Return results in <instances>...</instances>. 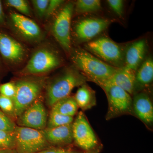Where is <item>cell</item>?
<instances>
[{
	"mask_svg": "<svg viewBox=\"0 0 153 153\" xmlns=\"http://www.w3.org/2000/svg\"><path fill=\"white\" fill-rule=\"evenodd\" d=\"M0 53L5 59L13 63L21 62L25 55V49L22 44L8 35L1 33Z\"/></svg>",
	"mask_w": 153,
	"mask_h": 153,
	"instance_id": "12",
	"label": "cell"
},
{
	"mask_svg": "<svg viewBox=\"0 0 153 153\" xmlns=\"http://www.w3.org/2000/svg\"><path fill=\"white\" fill-rule=\"evenodd\" d=\"M86 80L87 78L76 68H66L48 84L47 103L49 106H53L57 102L69 96L74 88L85 84Z\"/></svg>",
	"mask_w": 153,
	"mask_h": 153,
	"instance_id": "2",
	"label": "cell"
},
{
	"mask_svg": "<svg viewBox=\"0 0 153 153\" xmlns=\"http://www.w3.org/2000/svg\"><path fill=\"white\" fill-rule=\"evenodd\" d=\"M71 59L76 69L88 80L96 84L109 79L119 68L107 64L85 49H75Z\"/></svg>",
	"mask_w": 153,
	"mask_h": 153,
	"instance_id": "1",
	"label": "cell"
},
{
	"mask_svg": "<svg viewBox=\"0 0 153 153\" xmlns=\"http://www.w3.org/2000/svg\"><path fill=\"white\" fill-rule=\"evenodd\" d=\"M108 5L115 13L121 17L123 13V1L121 0H108Z\"/></svg>",
	"mask_w": 153,
	"mask_h": 153,
	"instance_id": "29",
	"label": "cell"
},
{
	"mask_svg": "<svg viewBox=\"0 0 153 153\" xmlns=\"http://www.w3.org/2000/svg\"><path fill=\"white\" fill-rule=\"evenodd\" d=\"M99 149H97V148H96L92 150L88 151V153H99Z\"/></svg>",
	"mask_w": 153,
	"mask_h": 153,
	"instance_id": "33",
	"label": "cell"
},
{
	"mask_svg": "<svg viewBox=\"0 0 153 153\" xmlns=\"http://www.w3.org/2000/svg\"><path fill=\"white\" fill-rule=\"evenodd\" d=\"M14 132L18 153H37L49 146L42 130L16 126Z\"/></svg>",
	"mask_w": 153,
	"mask_h": 153,
	"instance_id": "6",
	"label": "cell"
},
{
	"mask_svg": "<svg viewBox=\"0 0 153 153\" xmlns=\"http://www.w3.org/2000/svg\"><path fill=\"white\" fill-rule=\"evenodd\" d=\"M73 122V117L51 111L48 120V128L71 124Z\"/></svg>",
	"mask_w": 153,
	"mask_h": 153,
	"instance_id": "22",
	"label": "cell"
},
{
	"mask_svg": "<svg viewBox=\"0 0 153 153\" xmlns=\"http://www.w3.org/2000/svg\"><path fill=\"white\" fill-rule=\"evenodd\" d=\"M61 63V59L54 50L41 47L33 53L21 73L25 75L43 74L54 70Z\"/></svg>",
	"mask_w": 153,
	"mask_h": 153,
	"instance_id": "7",
	"label": "cell"
},
{
	"mask_svg": "<svg viewBox=\"0 0 153 153\" xmlns=\"http://www.w3.org/2000/svg\"><path fill=\"white\" fill-rule=\"evenodd\" d=\"M16 92L15 83L7 82L0 85V94L13 100Z\"/></svg>",
	"mask_w": 153,
	"mask_h": 153,
	"instance_id": "25",
	"label": "cell"
},
{
	"mask_svg": "<svg viewBox=\"0 0 153 153\" xmlns=\"http://www.w3.org/2000/svg\"><path fill=\"white\" fill-rule=\"evenodd\" d=\"M101 9V2L99 0H79L75 7V10L78 14L94 13Z\"/></svg>",
	"mask_w": 153,
	"mask_h": 153,
	"instance_id": "21",
	"label": "cell"
},
{
	"mask_svg": "<svg viewBox=\"0 0 153 153\" xmlns=\"http://www.w3.org/2000/svg\"><path fill=\"white\" fill-rule=\"evenodd\" d=\"M7 5L16 10L24 16H30L31 14L28 3L24 0H8L6 1Z\"/></svg>",
	"mask_w": 153,
	"mask_h": 153,
	"instance_id": "24",
	"label": "cell"
},
{
	"mask_svg": "<svg viewBox=\"0 0 153 153\" xmlns=\"http://www.w3.org/2000/svg\"><path fill=\"white\" fill-rule=\"evenodd\" d=\"M49 0H33V6L37 15L40 18L45 17Z\"/></svg>",
	"mask_w": 153,
	"mask_h": 153,
	"instance_id": "28",
	"label": "cell"
},
{
	"mask_svg": "<svg viewBox=\"0 0 153 153\" xmlns=\"http://www.w3.org/2000/svg\"><path fill=\"white\" fill-rule=\"evenodd\" d=\"M4 21V16L3 12L1 2L0 1V24L3 23Z\"/></svg>",
	"mask_w": 153,
	"mask_h": 153,
	"instance_id": "32",
	"label": "cell"
},
{
	"mask_svg": "<svg viewBox=\"0 0 153 153\" xmlns=\"http://www.w3.org/2000/svg\"><path fill=\"white\" fill-rule=\"evenodd\" d=\"M78 107L74 97L68 96L57 102L53 106L51 111L73 117L76 114Z\"/></svg>",
	"mask_w": 153,
	"mask_h": 153,
	"instance_id": "20",
	"label": "cell"
},
{
	"mask_svg": "<svg viewBox=\"0 0 153 153\" xmlns=\"http://www.w3.org/2000/svg\"><path fill=\"white\" fill-rule=\"evenodd\" d=\"M16 127L13 123L0 110V130L13 132Z\"/></svg>",
	"mask_w": 153,
	"mask_h": 153,
	"instance_id": "27",
	"label": "cell"
},
{
	"mask_svg": "<svg viewBox=\"0 0 153 153\" xmlns=\"http://www.w3.org/2000/svg\"><path fill=\"white\" fill-rule=\"evenodd\" d=\"M153 79V60L152 57L143 61L136 71L134 92L148 87Z\"/></svg>",
	"mask_w": 153,
	"mask_h": 153,
	"instance_id": "18",
	"label": "cell"
},
{
	"mask_svg": "<svg viewBox=\"0 0 153 153\" xmlns=\"http://www.w3.org/2000/svg\"><path fill=\"white\" fill-rule=\"evenodd\" d=\"M106 94L108 108L107 120L125 114H133V98L131 96L122 88L104 81L97 83Z\"/></svg>",
	"mask_w": 153,
	"mask_h": 153,
	"instance_id": "4",
	"label": "cell"
},
{
	"mask_svg": "<svg viewBox=\"0 0 153 153\" xmlns=\"http://www.w3.org/2000/svg\"><path fill=\"white\" fill-rule=\"evenodd\" d=\"M74 9L73 3L66 4L57 15L52 26L54 37L66 51H69L71 49L70 28Z\"/></svg>",
	"mask_w": 153,
	"mask_h": 153,
	"instance_id": "9",
	"label": "cell"
},
{
	"mask_svg": "<svg viewBox=\"0 0 153 153\" xmlns=\"http://www.w3.org/2000/svg\"><path fill=\"white\" fill-rule=\"evenodd\" d=\"M79 87L74 97L78 108L85 111L95 106L96 99L94 91L85 83Z\"/></svg>",
	"mask_w": 153,
	"mask_h": 153,
	"instance_id": "19",
	"label": "cell"
},
{
	"mask_svg": "<svg viewBox=\"0 0 153 153\" xmlns=\"http://www.w3.org/2000/svg\"><path fill=\"white\" fill-rule=\"evenodd\" d=\"M86 51L111 66L121 68L124 65V54L121 47L110 38L102 37L87 42Z\"/></svg>",
	"mask_w": 153,
	"mask_h": 153,
	"instance_id": "5",
	"label": "cell"
},
{
	"mask_svg": "<svg viewBox=\"0 0 153 153\" xmlns=\"http://www.w3.org/2000/svg\"><path fill=\"white\" fill-rule=\"evenodd\" d=\"M15 146V138L13 132L0 130V147L10 149Z\"/></svg>",
	"mask_w": 153,
	"mask_h": 153,
	"instance_id": "23",
	"label": "cell"
},
{
	"mask_svg": "<svg viewBox=\"0 0 153 153\" xmlns=\"http://www.w3.org/2000/svg\"><path fill=\"white\" fill-rule=\"evenodd\" d=\"M2 152L0 150V153H2L3 152Z\"/></svg>",
	"mask_w": 153,
	"mask_h": 153,
	"instance_id": "34",
	"label": "cell"
},
{
	"mask_svg": "<svg viewBox=\"0 0 153 153\" xmlns=\"http://www.w3.org/2000/svg\"><path fill=\"white\" fill-rule=\"evenodd\" d=\"M133 113L148 126L152 125L153 105L150 97L146 93L139 92L133 98Z\"/></svg>",
	"mask_w": 153,
	"mask_h": 153,
	"instance_id": "14",
	"label": "cell"
},
{
	"mask_svg": "<svg viewBox=\"0 0 153 153\" xmlns=\"http://www.w3.org/2000/svg\"><path fill=\"white\" fill-rule=\"evenodd\" d=\"M63 1H61V0H50V1H49L45 17L47 18H49L55 12V11L60 7V5H61Z\"/></svg>",
	"mask_w": 153,
	"mask_h": 153,
	"instance_id": "30",
	"label": "cell"
},
{
	"mask_svg": "<svg viewBox=\"0 0 153 153\" xmlns=\"http://www.w3.org/2000/svg\"><path fill=\"white\" fill-rule=\"evenodd\" d=\"M147 50L144 39L135 41L130 45L124 55V66L136 71L143 61Z\"/></svg>",
	"mask_w": 153,
	"mask_h": 153,
	"instance_id": "15",
	"label": "cell"
},
{
	"mask_svg": "<svg viewBox=\"0 0 153 153\" xmlns=\"http://www.w3.org/2000/svg\"><path fill=\"white\" fill-rule=\"evenodd\" d=\"M2 153H8L7 152H3Z\"/></svg>",
	"mask_w": 153,
	"mask_h": 153,
	"instance_id": "35",
	"label": "cell"
},
{
	"mask_svg": "<svg viewBox=\"0 0 153 153\" xmlns=\"http://www.w3.org/2000/svg\"><path fill=\"white\" fill-rule=\"evenodd\" d=\"M44 84V79L40 77L24 78L15 83L16 92L13 100L15 116L19 117L36 101Z\"/></svg>",
	"mask_w": 153,
	"mask_h": 153,
	"instance_id": "3",
	"label": "cell"
},
{
	"mask_svg": "<svg viewBox=\"0 0 153 153\" xmlns=\"http://www.w3.org/2000/svg\"><path fill=\"white\" fill-rule=\"evenodd\" d=\"M48 142L55 145H66L73 140L72 123L57 127L42 130Z\"/></svg>",
	"mask_w": 153,
	"mask_h": 153,
	"instance_id": "17",
	"label": "cell"
},
{
	"mask_svg": "<svg viewBox=\"0 0 153 153\" xmlns=\"http://www.w3.org/2000/svg\"><path fill=\"white\" fill-rule=\"evenodd\" d=\"M136 71L123 66L119 68L105 81L120 87L131 96L134 93Z\"/></svg>",
	"mask_w": 153,
	"mask_h": 153,
	"instance_id": "16",
	"label": "cell"
},
{
	"mask_svg": "<svg viewBox=\"0 0 153 153\" xmlns=\"http://www.w3.org/2000/svg\"><path fill=\"white\" fill-rule=\"evenodd\" d=\"M111 22L101 18H87L77 22L74 28L76 38L82 42H89L106 30Z\"/></svg>",
	"mask_w": 153,
	"mask_h": 153,
	"instance_id": "10",
	"label": "cell"
},
{
	"mask_svg": "<svg viewBox=\"0 0 153 153\" xmlns=\"http://www.w3.org/2000/svg\"><path fill=\"white\" fill-rule=\"evenodd\" d=\"M10 16L14 27L25 38L36 41L41 38L42 34L41 28L32 19L16 13H12Z\"/></svg>",
	"mask_w": 153,
	"mask_h": 153,
	"instance_id": "13",
	"label": "cell"
},
{
	"mask_svg": "<svg viewBox=\"0 0 153 153\" xmlns=\"http://www.w3.org/2000/svg\"><path fill=\"white\" fill-rule=\"evenodd\" d=\"M72 133L73 140L82 149L88 152L97 148L98 140L82 111L79 112L72 123Z\"/></svg>",
	"mask_w": 153,
	"mask_h": 153,
	"instance_id": "8",
	"label": "cell"
},
{
	"mask_svg": "<svg viewBox=\"0 0 153 153\" xmlns=\"http://www.w3.org/2000/svg\"><path fill=\"white\" fill-rule=\"evenodd\" d=\"M0 108L7 113L15 115L13 100L1 94H0Z\"/></svg>",
	"mask_w": 153,
	"mask_h": 153,
	"instance_id": "26",
	"label": "cell"
},
{
	"mask_svg": "<svg viewBox=\"0 0 153 153\" xmlns=\"http://www.w3.org/2000/svg\"><path fill=\"white\" fill-rule=\"evenodd\" d=\"M19 124L35 129H45L47 123V114L41 102L35 101L23 112L18 120Z\"/></svg>",
	"mask_w": 153,
	"mask_h": 153,
	"instance_id": "11",
	"label": "cell"
},
{
	"mask_svg": "<svg viewBox=\"0 0 153 153\" xmlns=\"http://www.w3.org/2000/svg\"><path fill=\"white\" fill-rule=\"evenodd\" d=\"M37 153H78L76 152L63 149H55L44 150Z\"/></svg>",
	"mask_w": 153,
	"mask_h": 153,
	"instance_id": "31",
	"label": "cell"
}]
</instances>
